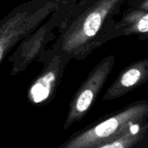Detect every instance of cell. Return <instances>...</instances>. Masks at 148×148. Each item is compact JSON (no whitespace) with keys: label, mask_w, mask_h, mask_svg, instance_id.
<instances>
[{"label":"cell","mask_w":148,"mask_h":148,"mask_svg":"<svg viewBox=\"0 0 148 148\" xmlns=\"http://www.w3.org/2000/svg\"><path fill=\"white\" fill-rule=\"evenodd\" d=\"M125 0H79L58 32L51 48L81 61L101 46L100 38Z\"/></svg>","instance_id":"6da1fadb"},{"label":"cell","mask_w":148,"mask_h":148,"mask_svg":"<svg viewBox=\"0 0 148 148\" xmlns=\"http://www.w3.org/2000/svg\"><path fill=\"white\" fill-rule=\"evenodd\" d=\"M78 0H28L0 20V64L18 44L58 8Z\"/></svg>","instance_id":"7a4b0ae2"},{"label":"cell","mask_w":148,"mask_h":148,"mask_svg":"<svg viewBox=\"0 0 148 148\" xmlns=\"http://www.w3.org/2000/svg\"><path fill=\"white\" fill-rule=\"evenodd\" d=\"M148 118V100L130 105L116 114L71 136L58 148H95L112 142Z\"/></svg>","instance_id":"3957f363"},{"label":"cell","mask_w":148,"mask_h":148,"mask_svg":"<svg viewBox=\"0 0 148 148\" xmlns=\"http://www.w3.org/2000/svg\"><path fill=\"white\" fill-rule=\"evenodd\" d=\"M78 1L69 3L58 8L18 44L16 50L9 58V62L12 63L11 76H15L25 71L46 50V45L55 40L57 32H58Z\"/></svg>","instance_id":"277c9868"},{"label":"cell","mask_w":148,"mask_h":148,"mask_svg":"<svg viewBox=\"0 0 148 148\" xmlns=\"http://www.w3.org/2000/svg\"><path fill=\"white\" fill-rule=\"evenodd\" d=\"M114 64L115 57L108 55L100 60L89 72L70 102L63 126L64 130H68L86 115L109 78Z\"/></svg>","instance_id":"5b68a950"},{"label":"cell","mask_w":148,"mask_h":148,"mask_svg":"<svg viewBox=\"0 0 148 148\" xmlns=\"http://www.w3.org/2000/svg\"><path fill=\"white\" fill-rule=\"evenodd\" d=\"M37 60L43 64V69L31 83L27 99L33 105H45L56 95L65 68L71 59L66 54L51 47Z\"/></svg>","instance_id":"8992f818"},{"label":"cell","mask_w":148,"mask_h":148,"mask_svg":"<svg viewBox=\"0 0 148 148\" xmlns=\"http://www.w3.org/2000/svg\"><path fill=\"white\" fill-rule=\"evenodd\" d=\"M125 36H138L140 39L148 38V11L130 9L119 20L112 18L101 35L100 45Z\"/></svg>","instance_id":"52a82bcc"},{"label":"cell","mask_w":148,"mask_h":148,"mask_svg":"<svg viewBox=\"0 0 148 148\" xmlns=\"http://www.w3.org/2000/svg\"><path fill=\"white\" fill-rule=\"evenodd\" d=\"M148 80V58L136 61L125 68L108 87L103 100L119 99L144 85Z\"/></svg>","instance_id":"ba28073f"},{"label":"cell","mask_w":148,"mask_h":148,"mask_svg":"<svg viewBox=\"0 0 148 148\" xmlns=\"http://www.w3.org/2000/svg\"><path fill=\"white\" fill-rule=\"evenodd\" d=\"M147 127L148 125H145L144 128L141 129L139 125H138L118 139L95 148H131L142 138Z\"/></svg>","instance_id":"9c48e42d"},{"label":"cell","mask_w":148,"mask_h":148,"mask_svg":"<svg viewBox=\"0 0 148 148\" xmlns=\"http://www.w3.org/2000/svg\"><path fill=\"white\" fill-rule=\"evenodd\" d=\"M131 9H138L148 11V0H135Z\"/></svg>","instance_id":"30bf717a"}]
</instances>
